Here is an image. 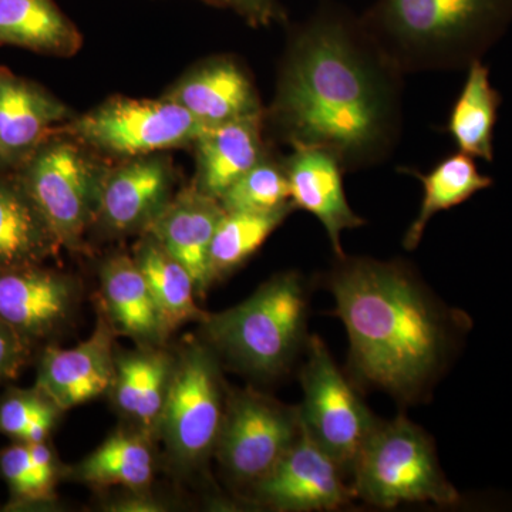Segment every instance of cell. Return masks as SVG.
<instances>
[{"label":"cell","instance_id":"cell-1","mask_svg":"<svg viewBox=\"0 0 512 512\" xmlns=\"http://www.w3.org/2000/svg\"><path fill=\"white\" fill-rule=\"evenodd\" d=\"M403 74L363 20L322 10L293 33L269 119L292 148H323L345 171L375 167L399 143Z\"/></svg>","mask_w":512,"mask_h":512},{"label":"cell","instance_id":"cell-2","mask_svg":"<svg viewBox=\"0 0 512 512\" xmlns=\"http://www.w3.org/2000/svg\"><path fill=\"white\" fill-rule=\"evenodd\" d=\"M325 285L348 332L353 383L406 406L427 402L466 343L470 316L399 259L340 256Z\"/></svg>","mask_w":512,"mask_h":512},{"label":"cell","instance_id":"cell-3","mask_svg":"<svg viewBox=\"0 0 512 512\" xmlns=\"http://www.w3.org/2000/svg\"><path fill=\"white\" fill-rule=\"evenodd\" d=\"M403 73L467 69L512 25V0H379L363 18Z\"/></svg>","mask_w":512,"mask_h":512},{"label":"cell","instance_id":"cell-4","mask_svg":"<svg viewBox=\"0 0 512 512\" xmlns=\"http://www.w3.org/2000/svg\"><path fill=\"white\" fill-rule=\"evenodd\" d=\"M309 289L284 272L227 311L205 316V336L231 365L259 379L285 373L308 345Z\"/></svg>","mask_w":512,"mask_h":512},{"label":"cell","instance_id":"cell-5","mask_svg":"<svg viewBox=\"0 0 512 512\" xmlns=\"http://www.w3.org/2000/svg\"><path fill=\"white\" fill-rule=\"evenodd\" d=\"M356 498L392 510L402 504L447 507L461 495L444 474L433 437L404 414L377 420L352 471Z\"/></svg>","mask_w":512,"mask_h":512},{"label":"cell","instance_id":"cell-6","mask_svg":"<svg viewBox=\"0 0 512 512\" xmlns=\"http://www.w3.org/2000/svg\"><path fill=\"white\" fill-rule=\"evenodd\" d=\"M79 141L53 133L16 173L62 248L79 249L99 215L107 168Z\"/></svg>","mask_w":512,"mask_h":512},{"label":"cell","instance_id":"cell-7","mask_svg":"<svg viewBox=\"0 0 512 512\" xmlns=\"http://www.w3.org/2000/svg\"><path fill=\"white\" fill-rule=\"evenodd\" d=\"M305 355L301 372L303 403L299 406L303 426L346 477L352 476L357 454L379 417L370 412L359 387L336 365L320 336H309Z\"/></svg>","mask_w":512,"mask_h":512},{"label":"cell","instance_id":"cell-8","mask_svg":"<svg viewBox=\"0 0 512 512\" xmlns=\"http://www.w3.org/2000/svg\"><path fill=\"white\" fill-rule=\"evenodd\" d=\"M227 396L217 357L207 346L192 345L174 360L157 430L177 466H200L210 457L217 446Z\"/></svg>","mask_w":512,"mask_h":512},{"label":"cell","instance_id":"cell-9","mask_svg":"<svg viewBox=\"0 0 512 512\" xmlns=\"http://www.w3.org/2000/svg\"><path fill=\"white\" fill-rule=\"evenodd\" d=\"M207 130L184 107L160 100L116 97L56 128L83 146L111 156L136 158L197 143Z\"/></svg>","mask_w":512,"mask_h":512},{"label":"cell","instance_id":"cell-10","mask_svg":"<svg viewBox=\"0 0 512 512\" xmlns=\"http://www.w3.org/2000/svg\"><path fill=\"white\" fill-rule=\"evenodd\" d=\"M301 431L299 406H285L254 389L234 390L227 396L215 451L227 476L252 488L278 466Z\"/></svg>","mask_w":512,"mask_h":512},{"label":"cell","instance_id":"cell-11","mask_svg":"<svg viewBox=\"0 0 512 512\" xmlns=\"http://www.w3.org/2000/svg\"><path fill=\"white\" fill-rule=\"evenodd\" d=\"M256 504L278 511H335L356 500L353 485L339 464L312 439L303 426L301 436L278 466L251 488Z\"/></svg>","mask_w":512,"mask_h":512},{"label":"cell","instance_id":"cell-12","mask_svg":"<svg viewBox=\"0 0 512 512\" xmlns=\"http://www.w3.org/2000/svg\"><path fill=\"white\" fill-rule=\"evenodd\" d=\"M76 282L45 265L0 271V319L30 349L52 339L72 319Z\"/></svg>","mask_w":512,"mask_h":512},{"label":"cell","instance_id":"cell-13","mask_svg":"<svg viewBox=\"0 0 512 512\" xmlns=\"http://www.w3.org/2000/svg\"><path fill=\"white\" fill-rule=\"evenodd\" d=\"M173 184L171 165L158 156L131 158L107 168L97 222L113 235L146 232L173 198Z\"/></svg>","mask_w":512,"mask_h":512},{"label":"cell","instance_id":"cell-14","mask_svg":"<svg viewBox=\"0 0 512 512\" xmlns=\"http://www.w3.org/2000/svg\"><path fill=\"white\" fill-rule=\"evenodd\" d=\"M70 110L45 87L0 69V173H16Z\"/></svg>","mask_w":512,"mask_h":512},{"label":"cell","instance_id":"cell-15","mask_svg":"<svg viewBox=\"0 0 512 512\" xmlns=\"http://www.w3.org/2000/svg\"><path fill=\"white\" fill-rule=\"evenodd\" d=\"M116 360L111 330L101 320L93 335L70 349L47 346L39 357L36 387L62 412L113 387Z\"/></svg>","mask_w":512,"mask_h":512},{"label":"cell","instance_id":"cell-16","mask_svg":"<svg viewBox=\"0 0 512 512\" xmlns=\"http://www.w3.org/2000/svg\"><path fill=\"white\" fill-rule=\"evenodd\" d=\"M292 151L285 168L293 207L309 212L323 225L333 254L340 258L346 255L343 232L366 224L349 205L343 185L345 168L323 148L295 147Z\"/></svg>","mask_w":512,"mask_h":512},{"label":"cell","instance_id":"cell-17","mask_svg":"<svg viewBox=\"0 0 512 512\" xmlns=\"http://www.w3.org/2000/svg\"><path fill=\"white\" fill-rule=\"evenodd\" d=\"M225 210L220 201L197 187L175 195L147 228V235L190 272L198 296L212 284L210 252L212 238Z\"/></svg>","mask_w":512,"mask_h":512},{"label":"cell","instance_id":"cell-18","mask_svg":"<svg viewBox=\"0 0 512 512\" xmlns=\"http://www.w3.org/2000/svg\"><path fill=\"white\" fill-rule=\"evenodd\" d=\"M205 127L264 113L247 70L231 57H218L185 74L167 93Z\"/></svg>","mask_w":512,"mask_h":512},{"label":"cell","instance_id":"cell-19","mask_svg":"<svg viewBox=\"0 0 512 512\" xmlns=\"http://www.w3.org/2000/svg\"><path fill=\"white\" fill-rule=\"evenodd\" d=\"M265 113L207 128L198 138V188L215 200L266 156Z\"/></svg>","mask_w":512,"mask_h":512},{"label":"cell","instance_id":"cell-20","mask_svg":"<svg viewBox=\"0 0 512 512\" xmlns=\"http://www.w3.org/2000/svg\"><path fill=\"white\" fill-rule=\"evenodd\" d=\"M60 242L13 173H0V271L45 265Z\"/></svg>","mask_w":512,"mask_h":512},{"label":"cell","instance_id":"cell-21","mask_svg":"<svg viewBox=\"0 0 512 512\" xmlns=\"http://www.w3.org/2000/svg\"><path fill=\"white\" fill-rule=\"evenodd\" d=\"M0 46L67 57L80 49L82 35L56 0H0Z\"/></svg>","mask_w":512,"mask_h":512},{"label":"cell","instance_id":"cell-22","mask_svg":"<svg viewBox=\"0 0 512 512\" xmlns=\"http://www.w3.org/2000/svg\"><path fill=\"white\" fill-rule=\"evenodd\" d=\"M103 298L111 322L120 332L146 343L168 335L136 259L117 255L101 268Z\"/></svg>","mask_w":512,"mask_h":512},{"label":"cell","instance_id":"cell-23","mask_svg":"<svg viewBox=\"0 0 512 512\" xmlns=\"http://www.w3.org/2000/svg\"><path fill=\"white\" fill-rule=\"evenodd\" d=\"M466 70V82L448 114L446 130L457 151L493 163L495 126L503 97L491 83L490 69L483 60Z\"/></svg>","mask_w":512,"mask_h":512},{"label":"cell","instance_id":"cell-24","mask_svg":"<svg viewBox=\"0 0 512 512\" xmlns=\"http://www.w3.org/2000/svg\"><path fill=\"white\" fill-rule=\"evenodd\" d=\"M407 173L420 181L423 200L413 224L404 234L406 251L419 247L427 225L439 212L458 207L494 185L493 178L478 170L476 160L460 151L444 157L427 173L414 170H407Z\"/></svg>","mask_w":512,"mask_h":512},{"label":"cell","instance_id":"cell-25","mask_svg":"<svg viewBox=\"0 0 512 512\" xmlns=\"http://www.w3.org/2000/svg\"><path fill=\"white\" fill-rule=\"evenodd\" d=\"M134 259L146 278L167 333L190 320L205 318L195 302L198 293L190 272L165 252L156 239L147 235L138 245Z\"/></svg>","mask_w":512,"mask_h":512},{"label":"cell","instance_id":"cell-26","mask_svg":"<svg viewBox=\"0 0 512 512\" xmlns=\"http://www.w3.org/2000/svg\"><path fill=\"white\" fill-rule=\"evenodd\" d=\"M295 208L275 212H225L212 238V282L241 268Z\"/></svg>","mask_w":512,"mask_h":512},{"label":"cell","instance_id":"cell-27","mask_svg":"<svg viewBox=\"0 0 512 512\" xmlns=\"http://www.w3.org/2000/svg\"><path fill=\"white\" fill-rule=\"evenodd\" d=\"M83 483L146 487L154 474V460L146 441L133 434L114 433L72 471Z\"/></svg>","mask_w":512,"mask_h":512},{"label":"cell","instance_id":"cell-28","mask_svg":"<svg viewBox=\"0 0 512 512\" xmlns=\"http://www.w3.org/2000/svg\"><path fill=\"white\" fill-rule=\"evenodd\" d=\"M225 212H275L293 207L285 163L268 154L222 194Z\"/></svg>","mask_w":512,"mask_h":512},{"label":"cell","instance_id":"cell-29","mask_svg":"<svg viewBox=\"0 0 512 512\" xmlns=\"http://www.w3.org/2000/svg\"><path fill=\"white\" fill-rule=\"evenodd\" d=\"M56 407L36 386L6 390L0 399V433L19 441L33 420Z\"/></svg>","mask_w":512,"mask_h":512},{"label":"cell","instance_id":"cell-30","mask_svg":"<svg viewBox=\"0 0 512 512\" xmlns=\"http://www.w3.org/2000/svg\"><path fill=\"white\" fill-rule=\"evenodd\" d=\"M0 474L8 484L13 503L36 504L49 501L33 474L28 444L16 441V444L0 453Z\"/></svg>","mask_w":512,"mask_h":512},{"label":"cell","instance_id":"cell-31","mask_svg":"<svg viewBox=\"0 0 512 512\" xmlns=\"http://www.w3.org/2000/svg\"><path fill=\"white\" fill-rule=\"evenodd\" d=\"M153 355L154 350H143L126 353L116 360V379L113 383L116 404L120 412L131 419L136 416Z\"/></svg>","mask_w":512,"mask_h":512},{"label":"cell","instance_id":"cell-32","mask_svg":"<svg viewBox=\"0 0 512 512\" xmlns=\"http://www.w3.org/2000/svg\"><path fill=\"white\" fill-rule=\"evenodd\" d=\"M32 349L0 319V384L16 379L29 362Z\"/></svg>","mask_w":512,"mask_h":512},{"label":"cell","instance_id":"cell-33","mask_svg":"<svg viewBox=\"0 0 512 512\" xmlns=\"http://www.w3.org/2000/svg\"><path fill=\"white\" fill-rule=\"evenodd\" d=\"M232 10L252 26H269L284 18L281 0H202Z\"/></svg>","mask_w":512,"mask_h":512},{"label":"cell","instance_id":"cell-34","mask_svg":"<svg viewBox=\"0 0 512 512\" xmlns=\"http://www.w3.org/2000/svg\"><path fill=\"white\" fill-rule=\"evenodd\" d=\"M28 450L37 484L42 488L46 497L52 500L57 478L55 454L47 446L46 441L28 444Z\"/></svg>","mask_w":512,"mask_h":512}]
</instances>
